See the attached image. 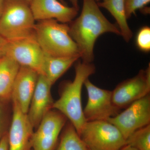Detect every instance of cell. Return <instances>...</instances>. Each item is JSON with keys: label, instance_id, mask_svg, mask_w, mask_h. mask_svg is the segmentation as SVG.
I'll return each mask as SVG.
<instances>
[{"label": "cell", "instance_id": "cell-4", "mask_svg": "<svg viewBox=\"0 0 150 150\" xmlns=\"http://www.w3.org/2000/svg\"><path fill=\"white\" fill-rule=\"evenodd\" d=\"M35 21L24 0H5L0 18V36L7 40L34 36Z\"/></svg>", "mask_w": 150, "mask_h": 150}, {"label": "cell", "instance_id": "cell-8", "mask_svg": "<svg viewBox=\"0 0 150 150\" xmlns=\"http://www.w3.org/2000/svg\"><path fill=\"white\" fill-rule=\"evenodd\" d=\"M84 86L87 91V103L83 110L86 121H107L120 110L112 102V91L100 88L87 79Z\"/></svg>", "mask_w": 150, "mask_h": 150}, {"label": "cell", "instance_id": "cell-2", "mask_svg": "<svg viewBox=\"0 0 150 150\" xmlns=\"http://www.w3.org/2000/svg\"><path fill=\"white\" fill-rule=\"evenodd\" d=\"M95 71V67L92 63L78 62L74 79L62 84L60 97L52 106V109L58 110L69 120L78 134L86 122L82 106V89L86 80Z\"/></svg>", "mask_w": 150, "mask_h": 150}, {"label": "cell", "instance_id": "cell-21", "mask_svg": "<svg viewBox=\"0 0 150 150\" xmlns=\"http://www.w3.org/2000/svg\"><path fill=\"white\" fill-rule=\"evenodd\" d=\"M150 0H125L126 16L127 19L135 14L138 10L141 9L149 4Z\"/></svg>", "mask_w": 150, "mask_h": 150}, {"label": "cell", "instance_id": "cell-9", "mask_svg": "<svg viewBox=\"0 0 150 150\" xmlns=\"http://www.w3.org/2000/svg\"><path fill=\"white\" fill-rule=\"evenodd\" d=\"M150 66L134 77L122 82L112 91V100L119 110L150 94Z\"/></svg>", "mask_w": 150, "mask_h": 150}, {"label": "cell", "instance_id": "cell-5", "mask_svg": "<svg viewBox=\"0 0 150 150\" xmlns=\"http://www.w3.org/2000/svg\"><path fill=\"white\" fill-rule=\"evenodd\" d=\"M79 135L90 150H118L126 144L121 132L107 121L86 122Z\"/></svg>", "mask_w": 150, "mask_h": 150}, {"label": "cell", "instance_id": "cell-30", "mask_svg": "<svg viewBox=\"0 0 150 150\" xmlns=\"http://www.w3.org/2000/svg\"><path fill=\"white\" fill-rule=\"evenodd\" d=\"M86 150H90V149H89L88 148H87L86 147Z\"/></svg>", "mask_w": 150, "mask_h": 150}, {"label": "cell", "instance_id": "cell-28", "mask_svg": "<svg viewBox=\"0 0 150 150\" xmlns=\"http://www.w3.org/2000/svg\"><path fill=\"white\" fill-rule=\"evenodd\" d=\"M61 2L63 3V4H66V3L64 1V0H59Z\"/></svg>", "mask_w": 150, "mask_h": 150}, {"label": "cell", "instance_id": "cell-18", "mask_svg": "<svg viewBox=\"0 0 150 150\" xmlns=\"http://www.w3.org/2000/svg\"><path fill=\"white\" fill-rule=\"evenodd\" d=\"M56 150H86L76 130L70 122L66 124L62 130Z\"/></svg>", "mask_w": 150, "mask_h": 150}, {"label": "cell", "instance_id": "cell-17", "mask_svg": "<svg viewBox=\"0 0 150 150\" xmlns=\"http://www.w3.org/2000/svg\"><path fill=\"white\" fill-rule=\"evenodd\" d=\"M97 4L99 7L105 8L111 14L116 21L121 35L126 42H129L133 34L127 22L125 0H102Z\"/></svg>", "mask_w": 150, "mask_h": 150}, {"label": "cell", "instance_id": "cell-3", "mask_svg": "<svg viewBox=\"0 0 150 150\" xmlns=\"http://www.w3.org/2000/svg\"><path fill=\"white\" fill-rule=\"evenodd\" d=\"M34 34L44 53L55 57L80 56L76 43L69 33L68 23L56 20L38 21L35 23Z\"/></svg>", "mask_w": 150, "mask_h": 150}, {"label": "cell", "instance_id": "cell-10", "mask_svg": "<svg viewBox=\"0 0 150 150\" xmlns=\"http://www.w3.org/2000/svg\"><path fill=\"white\" fill-rule=\"evenodd\" d=\"M67 118L58 110L51 109L43 117L33 137V150H54Z\"/></svg>", "mask_w": 150, "mask_h": 150}, {"label": "cell", "instance_id": "cell-29", "mask_svg": "<svg viewBox=\"0 0 150 150\" xmlns=\"http://www.w3.org/2000/svg\"><path fill=\"white\" fill-rule=\"evenodd\" d=\"M24 1H25L27 2L28 4H30V3L31 2V0H24Z\"/></svg>", "mask_w": 150, "mask_h": 150}, {"label": "cell", "instance_id": "cell-27", "mask_svg": "<svg viewBox=\"0 0 150 150\" xmlns=\"http://www.w3.org/2000/svg\"><path fill=\"white\" fill-rule=\"evenodd\" d=\"M5 0H0V18L1 16Z\"/></svg>", "mask_w": 150, "mask_h": 150}, {"label": "cell", "instance_id": "cell-23", "mask_svg": "<svg viewBox=\"0 0 150 150\" xmlns=\"http://www.w3.org/2000/svg\"><path fill=\"white\" fill-rule=\"evenodd\" d=\"M0 150H9L8 132L5 134L0 142Z\"/></svg>", "mask_w": 150, "mask_h": 150}, {"label": "cell", "instance_id": "cell-11", "mask_svg": "<svg viewBox=\"0 0 150 150\" xmlns=\"http://www.w3.org/2000/svg\"><path fill=\"white\" fill-rule=\"evenodd\" d=\"M11 100L12 118L8 132L9 150H30L34 128L27 113L22 111L15 101Z\"/></svg>", "mask_w": 150, "mask_h": 150}, {"label": "cell", "instance_id": "cell-7", "mask_svg": "<svg viewBox=\"0 0 150 150\" xmlns=\"http://www.w3.org/2000/svg\"><path fill=\"white\" fill-rule=\"evenodd\" d=\"M107 121L117 127L126 140L135 131L150 124V94Z\"/></svg>", "mask_w": 150, "mask_h": 150}, {"label": "cell", "instance_id": "cell-19", "mask_svg": "<svg viewBox=\"0 0 150 150\" xmlns=\"http://www.w3.org/2000/svg\"><path fill=\"white\" fill-rule=\"evenodd\" d=\"M126 141V144L138 150H150V124L135 131Z\"/></svg>", "mask_w": 150, "mask_h": 150}, {"label": "cell", "instance_id": "cell-13", "mask_svg": "<svg viewBox=\"0 0 150 150\" xmlns=\"http://www.w3.org/2000/svg\"><path fill=\"white\" fill-rule=\"evenodd\" d=\"M52 86L44 75H39L27 113L34 129L37 128L43 117L52 109L54 101L51 93Z\"/></svg>", "mask_w": 150, "mask_h": 150}, {"label": "cell", "instance_id": "cell-15", "mask_svg": "<svg viewBox=\"0 0 150 150\" xmlns=\"http://www.w3.org/2000/svg\"><path fill=\"white\" fill-rule=\"evenodd\" d=\"M20 66L8 56L0 58V102L11 100L12 91Z\"/></svg>", "mask_w": 150, "mask_h": 150}, {"label": "cell", "instance_id": "cell-12", "mask_svg": "<svg viewBox=\"0 0 150 150\" xmlns=\"http://www.w3.org/2000/svg\"><path fill=\"white\" fill-rule=\"evenodd\" d=\"M29 5L34 19L37 21L54 19L62 23H70L79 11L59 0H31Z\"/></svg>", "mask_w": 150, "mask_h": 150}, {"label": "cell", "instance_id": "cell-25", "mask_svg": "<svg viewBox=\"0 0 150 150\" xmlns=\"http://www.w3.org/2000/svg\"><path fill=\"white\" fill-rule=\"evenodd\" d=\"M118 150H138L131 146L126 144Z\"/></svg>", "mask_w": 150, "mask_h": 150}, {"label": "cell", "instance_id": "cell-31", "mask_svg": "<svg viewBox=\"0 0 150 150\" xmlns=\"http://www.w3.org/2000/svg\"><path fill=\"white\" fill-rule=\"evenodd\" d=\"M96 2H98L100 1V0H96Z\"/></svg>", "mask_w": 150, "mask_h": 150}, {"label": "cell", "instance_id": "cell-22", "mask_svg": "<svg viewBox=\"0 0 150 150\" xmlns=\"http://www.w3.org/2000/svg\"><path fill=\"white\" fill-rule=\"evenodd\" d=\"M7 102H0V142L6 133L8 123V113L6 106Z\"/></svg>", "mask_w": 150, "mask_h": 150}, {"label": "cell", "instance_id": "cell-14", "mask_svg": "<svg viewBox=\"0 0 150 150\" xmlns=\"http://www.w3.org/2000/svg\"><path fill=\"white\" fill-rule=\"evenodd\" d=\"M39 75L34 70L23 66H20L17 75L11 100L15 101L24 113L28 112Z\"/></svg>", "mask_w": 150, "mask_h": 150}, {"label": "cell", "instance_id": "cell-20", "mask_svg": "<svg viewBox=\"0 0 150 150\" xmlns=\"http://www.w3.org/2000/svg\"><path fill=\"white\" fill-rule=\"evenodd\" d=\"M136 44L141 51L149 52L150 51V28L148 26L142 27L136 37Z\"/></svg>", "mask_w": 150, "mask_h": 150}, {"label": "cell", "instance_id": "cell-26", "mask_svg": "<svg viewBox=\"0 0 150 150\" xmlns=\"http://www.w3.org/2000/svg\"><path fill=\"white\" fill-rule=\"evenodd\" d=\"M69 1L72 5L73 7L79 10V4H78V0H69Z\"/></svg>", "mask_w": 150, "mask_h": 150}, {"label": "cell", "instance_id": "cell-6", "mask_svg": "<svg viewBox=\"0 0 150 150\" xmlns=\"http://www.w3.org/2000/svg\"><path fill=\"white\" fill-rule=\"evenodd\" d=\"M4 56L11 58L20 66L28 67L43 75L45 54L35 35L7 40Z\"/></svg>", "mask_w": 150, "mask_h": 150}, {"label": "cell", "instance_id": "cell-16", "mask_svg": "<svg viewBox=\"0 0 150 150\" xmlns=\"http://www.w3.org/2000/svg\"><path fill=\"white\" fill-rule=\"evenodd\" d=\"M45 54L44 74L52 85L63 76L80 56L55 57Z\"/></svg>", "mask_w": 150, "mask_h": 150}, {"label": "cell", "instance_id": "cell-1", "mask_svg": "<svg viewBox=\"0 0 150 150\" xmlns=\"http://www.w3.org/2000/svg\"><path fill=\"white\" fill-rule=\"evenodd\" d=\"M69 33L77 45L82 62L92 63L97 38L110 33L121 35L117 25L110 22L99 9L96 0H83L79 16L70 23Z\"/></svg>", "mask_w": 150, "mask_h": 150}, {"label": "cell", "instance_id": "cell-24", "mask_svg": "<svg viewBox=\"0 0 150 150\" xmlns=\"http://www.w3.org/2000/svg\"><path fill=\"white\" fill-rule=\"evenodd\" d=\"M7 40L0 36V58L5 55Z\"/></svg>", "mask_w": 150, "mask_h": 150}]
</instances>
